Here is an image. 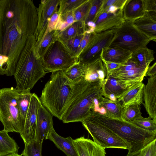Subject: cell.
Masks as SVG:
<instances>
[{
    "label": "cell",
    "mask_w": 156,
    "mask_h": 156,
    "mask_svg": "<svg viewBox=\"0 0 156 156\" xmlns=\"http://www.w3.org/2000/svg\"><path fill=\"white\" fill-rule=\"evenodd\" d=\"M156 75L150 76L143 90L144 106L149 116L156 121Z\"/></svg>",
    "instance_id": "cell-17"
},
{
    "label": "cell",
    "mask_w": 156,
    "mask_h": 156,
    "mask_svg": "<svg viewBox=\"0 0 156 156\" xmlns=\"http://www.w3.org/2000/svg\"><path fill=\"white\" fill-rule=\"evenodd\" d=\"M145 84L141 82H137L133 85L118 101L122 102L123 106L133 104L140 105L143 103V90Z\"/></svg>",
    "instance_id": "cell-22"
},
{
    "label": "cell",
    "mask_w": 156,
    "mask_h": 156,
    "mask_svg": "<svg viewBox=\"0 0 156 156\" xmlns=\"http://www.w3.org/2000/svg\"><path fill=\"white\" fill-rule=\"evenodd\" d=\"M102 60L105 65L108 74L113 71L119 68L122 65L113 62Z\"/></svg>",
    "instance_id": "cell-44"
},
{
    "label": "cell",
    "mask_w": 156,
    "mask_h": 156,
    "mask_svg": "<svg viewBox=\"0 0 156 156\" xmlns=\"http://www.w3.org/2000/svg\"><path fill=\"white\" fill-rule=\"evenodd\" d=\"M0 156H22V155L18 154V153H10L5 155Z\"/></svg>",
    "instance_id": "cell-47"
},
{
    "label": "cell",
    "mask_w": 156,
    "mask_h": 156,
    "mask_svg": "<svg viewBox=\"0 0 156 156\" xmlns=\"http://www.w3.org/2000/svg\"><path fill=\"white\" fill-rule=\"evenodd\" d=\"M140 151V150L131 153H128V154L126 156H138Z\"/></svg>",
    "instance_id": "cell-46"
},
{
    "label": "cell",
    "mask_w": 156,
    "mask_h": 156,
    "mask_svg": "<svg viewBox=\"0 0 156 156\" xmlns=\"http://www.w3.org/2000/svg\"><path fill=\"white\" fill-rule=\"evenodd\" d=\"M35 35L30 37L21 52L13 74L19 92L30 91L46 73L38 55Z\"/></svg>",
    "instance_id": "cell-2"
},
{
    "label": "cell",
    "mask_w": 156,
    "mask_h": 156,
    "mask_svg": "<svg viewBox=\"0 0 156 156\" xmlns=\"http://www.w3.org/2000/svg\"><path fill=\"white\" fill-rule=\"evenodd\" d=\"M102 87L99 81L89 83L65 112L62 119L63 122H81L87 117L91 111L95 98L103 96Z\"/></svg>",
    "instance_id": "cell-7"
},
{
    "label": "cell",
    "mask_w": 156,
    "mask_h": 156,
    "mask_svg": "<svg viewBox=\"0 0 156 156\" xmlns=\"http://www.w3.org/2000/svg\"><path fill=\"white\" fill-rule=\"evenodd\" d=\"M145 12H156V0H143Z\"/></svg>",
    "instance_id": "cell-43"
},
{
    "label": "cell",
    "mask_w": 156,
    "mask_h": 156,
    "mask_svg": "<svg viewBox=\"0 0 156 156\" xmlns=\"http://www.w3.org/2000/svg\"><path fill=\"white\" fill-rule=\"evenodd\" d=\"M132 53L120 48L108 47L102 50L100 57L103 60L123 64L131 58Z\"/></svg>",
    "instance_id": "cell-21"
},
{
    "label": "cell",
    "mask_w": 156,
    "mask_h": 156,
    "mask_svg": "<svg viewBox=\"0 0 156 156\" xmlns=\"http://www.w3.org/2000/svg\"><path fill=\"white\" fill-rule=\"evenodd\" d=\"M148 67H146L140 66L125 73H112L108 75L122 80L141 82L145 76Z\"/></svg>",
    "instance_id": "cell-26"
},
{
    "label": "cell",
    "mask_w": 156,
    "mask_h": 156,
    "mask_svg": "<svg viewBox=\"0 0 156 156\" xmlns=\"http://www.w3.org/2000/svg\"><path fill=\"white\" fill-rule=\"evenodd\" d=\"M151 41L136 28L131 21L125 20L114 28L113 37L108 47L119 48L133 53L147 46Z\"/></svg>",
    "instance_id": "cell-8"
},
{
    "label": "cell",
    "mask_w": 156,
    "mask_h": 156,
    "mask_svg": "<svg viewBox=\"0 0 156 156\" xmlns=\"http://www.w3.org/2000/svg\"><path fill=\"white\" fill-rule=\"evenodd\" d=\"M37 23V8L32 0H0V55L8 60L10 76Z\"/></svg>",
    "instance_id": "cell-1"
},
{
    "label": "cell",
    "mask_w": 156,
    "mask_h": 156,
    "mask_svg": "<svg viewBox=\"0 0 156 156\" xmlns=\"http://www.w3.org/2000/svg\"><path fill=\"white\" fill-rule=\"evenodd\" d=\"M43 142L34 140L29 144H25L24 150L21 154L23 156H42Z\"/></svg>",
    "instance_id": "cell-34"
},
{
    "label": "cell",
    "mask_w": 156,
    "mask_h": 156,
    "mask_svg": "<svg viewBox=\"0 0 156 156\" xmlns=\"http://www.w3.org/2000/svg\"><path fill=\"white\" fill-rule=\"evenodd\" d=\"M60 0H41L37 8V23L35 37L37 49L40 44L47 29L49 20L58 11Z\"/></svg>",
    "instance_id": "cell-11"
},
{
    "label": "cell",
    "mask_w": 156,
    "mask_h": 156,
    "mask_svg": "<svg viewBox=\"0 0 156 156\" xmlns=\"http://www.w3.org/2000/svg\"><path fill=\"white\" fill-rule=\"evenodd\" d=\"M58 31L56 30L51 31L47 30L40 44L37 49L38 56L41 58L56 37Z\"/></svg>",
    "instance_id": "cell-32"
},
{
    "label": "cell",
    "mask_w": 156,
    "mask_h": 156,
    "mask_svg": "<svg viewBox=\"0 0 156 156\" xmlns=\"http://www.w3.org/2000/svg\"><path fill=\"white\" fill-rule=\"evenodd\" d=\"M87 117L108 128L125 141L130 146L128 153L141 150L156 139V133L147 131L122 119L92 111Z\"/></svg>",
    "instance_id": "cell-4"
},
{
    "label": "cell",
    "mask_w": 156,
    "mask_h": 156,
    "mask_svg": "<svg viewBox=\"0 0 156 156\" xmlns=\"http://www.w3.org/2000/svg\"><path fill=\"white\" fill-rule=\"evenodd\" d=\"M125 20L132 21L145 13L143 0H126L123 9Z\"/></svg>",
    "instance_id": "cell-23"
},
{
    "label": "cell",
    "mask_w": 156,
    "mask_h": 156,
    "mask_svg": "<svg viewBox=\"0 0 156 156\" xmlns=\"http://www.w3.org/2000/svg\"><path fill=\"white\" fill-rule=\"evenodd\" d=\"M92 34L85 32L83 37L80 42L77 53V58L88 43Z\"/></svg>",
    "instance_id": "cell-42"
},
{
    "label": "cell",
    "mask_w": 156,
    "mask_h": 156,
    "mask_svg": "<svg viewBox=\"0 0 156 156\" xmlns=\"http://www.w3.org/2000/svg\"><path fill=\"white\" fill-rule=\"evenodd\" d=\"M46 139L52 141L56 147L67 156H79L73 140L70 136L62 137L58 135L53 128L48 133Z\"/></svg>",
    "instance_id": "cell-19"
},
{
    "label": "cell",
    "mask_w": 156,
    "mask_h": 156,
    "mask_svg": "<svg viewBox=\"0 0 156 156\" xmlns=\"http://www.w3.org/2000/svg\"><path fill=\"white\" fill-rule=\"evenodd\" d=\"M137 82H139L122 80L108 75L102 85L103 96L106 98L108 95L112 94L118 99Z\"/></svg>",
    "instance_id": "cell-15"
},
{
    "label": "cell",
    "mask_w": 156,
    "mask_h": 156,
    "mask_svg": "<svg viewBox=\"0 0 156 156\" xmlns=\"http://www.w3.org/2000/svg\"><path fill=\"white\" fill-rule=\"evenodd\" d=\"M73 141L79 156H105V149L90 139L82 136Z\"/></svg>",
    "instance_id": "cell-18"
},
{
    "label": "cell",
    "mask_w": 156,
    "mask_h": 156,
    "mask_svg": "<svg viewBox=\"0 0 156 156\" xmlns=\"http://www.w3.org/2000/svg\"><path fill=\"white\" fill-rule=\"evenodd\" d=\"M85 32L84 22L75 21L64 30L58 32L57 36L62 40H66L83 34Z\"/></svg>",
    "instance_id": "cell-28"
},
{
    "label": "cell",
    "mask_w": 156,
    "mask_h": 156,
    "mask_svg": "<svg viewBox=\"0 0 156 156\" xmlns=\"http://www.w3.org/2000/svg\"><path fill=\"white\" fill-rule=\"evenodd\" d=\"M156 75V62H155L151 66H149L145 76H151Z\"/></svg>",
    "instance_id": "cell-45"
},
{
    "label": "cell",
    "mask_w": 156,
    "mask_h": 156,
    "mask_svg": "<svg viewBox=\"0 0 156 156\" xmlns=\"http://www.w3.org/2000/svg\"><path fill=\"white\" fill-rule=\"evenodd\" d=\"M124 20L123 9L115 13L104 12L95 17L93 21L96 25L94 33L101 32L115 28L121 25Z\"/></svg>",
    "instance_id": "cell-14"
},
{
    "label": "cell",
    "mask_w": 156,
    "mask_h": 156,
    "mask_svg": "<svg viewBox=\"0 0 156 156\" xmlns=\"http://www.w3.org/2000/svg\"><path fill=\"white\" fill-rule=\"evenodd\" d=\"M138 156H156V139L143 148Z\"/></svg>",
    "instance_id": "cell-40"
},
{
    "label": "cell",
    "mask_w": 156,
    "mask_h": 156,
    "mask_svg": "<svg viewBox=\"0 0 156 156\" xmlns=\"http://www.w3.org/2000/svg\"><path fill=\"white\" fill-rule=\"evenodd\" d=\"M131 123L147 131L156 133V121L149 116L147 118L142 117Z\"/></svg>",
    "instance_id": "cell-33"
},
{
    "label": "cell",
    "mask_w": 156,
    "mask_h": 156,
    "mask_svg": "<svg viewBox=\"0 0 156 156\" xmlns=\"http://www.w3.org/2000/svg\"><path fill=\"white\" fill-rule=\"evenodd\" d=\"M114 32V28L92 33L87 44L78 57V61L88 64L100 57L102 50L108 46Z\"/></svg>",
    "instance_id": "cell-10"
},
{
    "label": "cell",
    "mask_w": 156,
    "mask_h": 156,
    "mask_svg": "<svg viewBox=\"0 0 156 156\" xmlns=\"http://www.w3.org/2000/svg\"><path fill=\"white\" fill-rule=\"evenodd\" d=\"M46 73L64 71L77 62L78 58L57 36L41 58Z\"/></svg>",
    "instance_id": "cell-6"
},
{
    "label": "cell",
    "mask_w": 156,
    "mask_h": 156,
    "mask_svg": "<svg viewBox=\"0 0 156 156\" xmlns=\"http://www.w3.org/2000/svg\"><path fill=\"white\" fill-rule=\"evenodd\" d=\"M91 5V0L87 1L74 10L75 21L84 22Z\"/></svg>",
    "instance_id": "cell-36"
},
{
    "label": "cell",
    "mask_w": 156,
    "mask_h": 156,
    "mask_svg": "<svg viewBox=\"0 0 156 156\" xmlns=\"http://www.w3.org/2000/svg\"><path fill=\"white\" fill-rule=\"evenodd\" d=\"M131 58L141 66L148 67L154 59V51L146 46L133 53Z\"/></svg>",
    "instance_id": "cell-29"
},
{
    "label": "cell",
    "mask_w": 156,
    "mask_h": 156,
    "mask_svg": "<svg viewBox=\"0 0 156 156\" xmlns=\"http://www.w3.org/2000/svg\"><path fill=\"white\" fill-rule=\"evenodd\" d=\"M82 125L92 136L94 141L105 149L109 148L127 149L130 146L111 130L101 124L86 117Z\"/></svg>",
    "instance_id": "cell-9"
},
{
    "label": "cell",
    "mask_w": 156,
    "mask_h": 156,
    "mask_svg": "<svg viewBox=\"0 0 156 156\" xmlns=\"http://www.w3.org/2000/svg\"><path fill=\"white\" fill-rule=\"evenodd\" d=\"M40 100L32 93L27 112L23 129L20 133L24 143L29 144L35 140L37 112Z\"/></svg>",
    "instance_id": "cell-12"
},
{
    "label": "cell",
    "mask_w": 156,
    "mask_h": 156,
    "mask_svg": "<svg viewBox=\"0 0 156 156\" xmlns=\"http://www.w3.org/2000/svg\"><path fill=\"white\" fill-rule=\"evenodd\" d=\"M88 68L85 80L89 83L99 81L102 85L108 76V73L100 57L88 64Z\"/></svg>",
    "instance_id": "cell-20"
},
{
    "label": "cell",
    "mask_w": 156,
    "mask_h": 156,
    "mask_svg": "<svg viewBox=\"0 0 156 156\" xmlns=\"http://www.w3.org/2000/svg\"><path fill=\"white\" fill-rule=\"evenodd\" d=\"M53 127L52 115L40 101L37 112L35 140L43 142Z\"/></svg>",
    "instance_id": "cell-13"
},
{
    "label": "cell",
    "mask_w": 156,
    "mask_h": 156,
    "mask_svg": "<svg viewBox=\"0 0 156 156\" xmlns=\"http://www.w3.org/2000/svg\"><path fill=\"white\" fill-rule=\"evenodd\" d=\"M140 105L133 104L123 106L122 119L131 123L142 117Z\"/></svg>",
    "instance_id": "cell-30"
},
{
    "label": "cell",
    "mask_w": 156,
    "mask_h": 156,
    "mask_svg": "<svg viewBox=\"0 0 156 156\" xmlns=\"http://www.w3.org/2000/svg\"><path fill=\"white\" fill-rule=\"evenodd\" d=\"M75 84L70 83L63 71H56L52 73L42 90L40 98L41 102L59 120H62L68 108Z\"/></svg>",
    "instance_id": "cell-3"
},
{
    "label": "cell",
    "mask_w": 156,
    "mask_h": 156,
    "mask_svg": "<svg viewBox=\"0 0 156 156\" xmlns=\"http://www.w3.org/2000/svg\"><path fill=\"white\" fill-rule=\"evenodd\" d=\"M88 68V64L78 61L63 72L70 83L74 85L85 80Z\"/></svg>",
    "instance_id": "cell-24"
},
{
    "label": "cell",
    "mask_w": 156,
    "mask_h": 156,
    "mask_svg": "<svg viewBox=\"0 0 156 156\" xmlns=\"http://www.w3.org/2000/svg\"><path fill=\"white\" fill-rule=\"evenodd\" d=\"M133 25L140 32L156 41V12H145L142 16L131 21Z\"/></svg>",
    "instance_id": "cell-16"
},
{
    "label": "cell",
    "mask_w": 156,
    "mask_h": 156,
    "mask_svg": "<svg viewBox=\"0 0 156 156\" xmlns=\"http://www.w3.org/2000/svg\"><path fill=\"white\" fill-rule=\"evenodd\" d=\"M102 2V0H91L90 8L84 22L85 26L88 22L93 21Z\"/></svg>",
    "instance_id": "cell-39"
},
{
    "label": "cell",
    "mask_w": 156,
    "mask_h": 156,
    "mask_svg": "<svg viewBox=\"0 0 156 156\" xmlns=\"http://www.w3.org/2000/svg\"><path fill=\"white\" fill-rule=\"evenodd\" d=\"M99 107H103L105 109V115L111 118L122 119L123 106L120 102L118 100L112 101L103 96L99 98Z\"/></svg>",
    "instance_id": "cell-25"
},
{
    "label": "cell",
    "mask_w": 156,
    "mask_h": 156,
    "mask_svg": "<svg viewBox=\"0 0 156 156\" xmlns=\"http://www.w3.org/2000/svg\"><path fill=\"white\" fill-rule=\"evenodd\" d=\"M32 94L30 91L19 92L18 99L19 110L24 124Z\"/></svg>",
    "instance_id": "cell-31"
},
{
    "label": "cell",
    "mask_w": 156,
    "mask_h": 156,
    "mask_svg": "<svg viewBox=\"0 0 156 156\" xmlns=\"http://www.w3.org/2000/svg\"><path fill=\"white\" fill-rule=\"evenodd\" d=\"M60 14L58 11L55 12L49 20L47 30L51 31L56 30L59 20Z\"/></svg>",
    "instance_id": "cell-41"
},
{
    "label": "cell",
    "mask_w": 156,
    "mask_h": 156,
    "mask_svg": "<svg viewBox=\"0 0 156 156\" xmlns=\"http://www.w3.org/2000/svg\"><path fill=\"white\" fill-rule=\"evenodd\" d=\"M74 22V10L60 14L56 30L61 31Z\"/></svg>",
    "instance_id": "cell-37"
},
{
    "label": "cell",
    "mask_w": 156,
    "mask_h": 156,
    "mask_svg": "<svg viewBox=\"0 0 156 156\" xmlns=\"http://www.w3.org/2000/svg\"><path fill=\"white\" fill-rule=\"evenodd\" d=\"M19 94L13 87L0 89V121L4 130L9 132L20 133L24 123L19 110L18 99Z\"/></svg>",
    "instance_id": "cell-5"
},
{
    "label": "cell",
    "mask_w": 156,
    "mask_h": 156,
    "mask_svg": "<svg viewBox=\"0 0 156 156\" xmlns=\"http://www.w3.org/2000/svg\"><path fill=\"white\" fill-rule=\"evenodd\" d=\"M6 131H0V156L11 153H18L19 148L15 140L10 136Z\"/></svg>",
    "instance_id": "cell-27"
},
{
    "label": "cell",
    "mask_w": 156,
    "mask_h": 156,
    "mask_svg": "<svg viewBox=\"0 0 156 156\" xmlns=\"http://www.w3.org/2000/svg\"><path fill=\"white\" fill-rule=\"evenodd\" d=\"M83 35L84 34L66 40H61L70 51L77 57L80 44Z\"/></svg>",
    "instance_id": "cell-38"
},
{
    "label": "cell",
    "mask_w": 156,
    "mask_h": 156,
    "mask_svg": "<svg viewBox=\"0 0 156 156\" xmlns=\"http://www.w3.org/2000/svg\"><path fill=\"white\" fill-rule=\"evenodd\" d=\"M87 0H60L58 12L60 14L74 10Z\"/></svg>",
    "instance_id": "cell-35"
}]
</instances>
